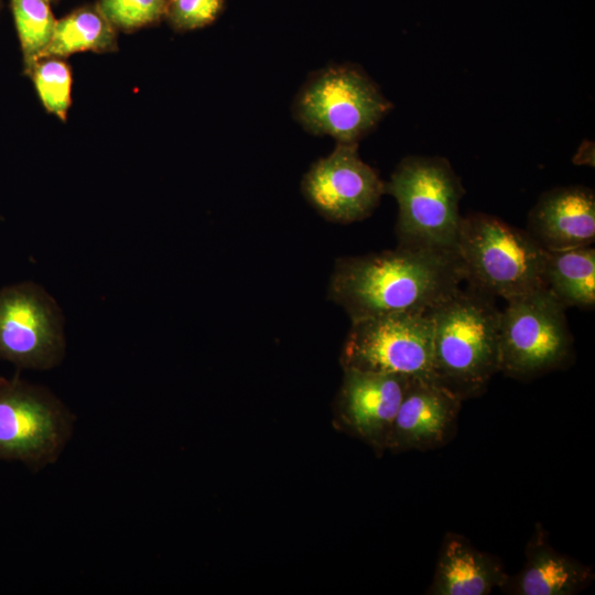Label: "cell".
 <instances>
[{
  "mask_svg": "<svg viewBox=\"0 0 595 595\" xmlns=\"http://www.w3.org/2000/svg\"><path fill=\"white\" fill-rule=\"evenodd\" d=\"M167 0H99L98 9L115 29L136 30L165 15Z\"/></svg>",
  "mask_w": 595,
  "mask_h": 595,
  "instance_id": "20",
  "label": "cell"
},
{
  "mask_svg": "<svg viewBox=\"0 0 595 595\" xmlns=\"http://www.w3.org/2000/svg\"><path fill=\"white\" fill-rule=\"evenodd\" d=\"M430 313H397L351 322L340 355L343 369L435 381Z\"/></svg>",
  "mask_w": 595,
  "mask_h": 595,
  "instance_id": "8",
  "label": "cell"
},
{
  "mask_svg": "<svg viewBox=\"0 0 595 595\" xmlns=\"http://www.w3.org/2000/svg\"><path fill=\"white\" fill-rule=\"evenodd\" d=\"M528 234L544 250L589 246L595 240V194L583 185L544 192L528 215Z\"/></svg>",
  "mask_w": 595,
  "mask_h": 595,
  "instance_id": "13",
  "label": "cell"
},
{
  "mask_svg": "<svg viewBox=\"0 0 595 595\" xmlns=\"http://www.w3.org/2000/svg\"><path fill=\"white\" fill-rule=\"evenodd\" d=\"M565 309L545 286L507 301L500 313L499 371L529 379L563 366L573 346Z\"/></svg>",
  "mask_w": 595,
  "mask_h": 595,
  "instance_id": "6",
  "label": "cell"
},
{
  "mask_svg": "<svg viewBox=\"0 0 595 595\" xmlns=\"http://www.w3.org/2000/svg\"><path fill=\"white\" fill-rule=\"evenodd\" d=\"M500 313L493 296L462 288L431 313L435 381L462 400L499 371Z\"/></svg>",
  "mask_w": 595,
  "mask_h": 595,
  "instance_id": "2",
  "label": "cell"
},
{
  "mask_svg": "<svg viewBox=\"0 0 595 595\" xmlns=\"http://www.w3.org/2000/svg\"><path fill=\"white\" fill-rule=\"evenodd\" d=\"M66 345L64 313L41 284L0 288V359L22 370H51L64 360Z\"/></svg>",
  "mask_w": 595,
  "mask_h": 595,
  "instance_id": "9",
  "label": "cell"
},
{
  "mask_svg": "<svg viewBox=\"0 0 595 595\" xmlns=\"http://www.w3.org/2000/svg\"><path fill=\"white\" fill-rule=\"evenodd\" d=\"M29 75L45 109L65 121L72 102V74L68 65L57 57L40 58Z\"/></svg>",
  "mask_w": 595,
  "mask_h": 595,
  "instance_id": "19",
  "label": "cell"
},
{
  "mask_svg": "<svg viewBox=\"0 0 595 595\" xmlns=\"http://www.w3.org/2000/svg\"><path fill=\"white\" fill-rule=\"evenodd\" d=\"M386 193L399 206V246L456 252L459 202L465 188L448 160L403 158L386 183Z\"/></svg>",
  "mask_w": 595,
  "mask_h": 595,
  "instance_id": "3",
  "label": "cell"
},
{
  "mask_svg": "<svg viewBox=\"0 0 595 595\" xmlns=\"http://www.w3.org/2000/svg\"><path fill=\"white\" fill-rule=\"evenodd\" d=\"M542 281L565 306L595 304V249L589 246L544 250Z\"/></svg>",
  "mask_w": 595,
  "mask_h": 595,
  "instance_id": "16",
  "label": "cell"
},
{
  "mask_svg": "<svg viewBox=\"0 0 595 595\" xmlns=\"http://www.w3.org/2000/svg\"><path fill=\"white\" fill-rule=\"evenodd\" d=\"M462 401L434 380L410 378L387 450L425 451L442 446L455 432Z\"/></svg>",
  "mask_w": 595,
  "mask_h": 595,
  "instance_id": "12",
  "label": "cell"
},
{
  "mask_svg": "<svg viewBox=\"0 0 595 595\" xmlns=\"http://www.w3.org/2000/svg\"><path fill=\"white\" fill-rule=\"evenodd\" d=\"M75 426V413L50 388L0 377V461L41 472L58 461Z\"/></svg>",
  "mask_w": 595,
  "mask_h": 595,
  "instance_id": "5",
  "label": "cell"
},
{
  "mask_svg": "<svg viewBox=\"0 0 595 595\" xmlns=\"http://www.w3.org/2000/svg\"><path fill=\"white\" fill-rule=\"evenodd\" d=\"M117 46L116 29L98 7H84L56 20L53 36L41 58H61L86 51L111 52Z\"/></svg>",
  "mask_w": 595,
  "mask_h": 595,
  "instance_id": "17",
  "label": "cell"
},
{
  "mask_svg": "<svg viewBox=\"0 0 595 595\" xmlns=\"http://www.w3.org/2000/svg\"><path fill=\"white\" fill-rule=\"evenodd\" d=\"M51 0H10L20 40L24 72L29 75L48 45L56 24Z\"/></svg>",
  "mask_w": 595,
  "mask_h": 595,
  "instance_id": "18",
  "label": "cell"
},
{
  "mask_svg": "<svg viewBox=\"0 0 595 595\" xmlns=\"http://www.w3.org/2000/svg\"><path fill=\"white\" fill-rule=\"evenodd\" d=\"M456 253L468 286L506 301L543 288L544 249L493 215L462 216Z\"/></svg>",
  "mask_w": 595,
  "mask_h": 595,
  "instance_id": "4",
  "label": "cell"
},
{
  "mask_svg": "<svg viewBox=\"0 0 595 595\" xmlns=\"http://www.w3.org/2000/svg\"><path fill=\"white\" fill-rule=\"evenodd\" d=\"M335 403L336 422L377 452L387 450L389 434L407 391V376L343 369Z\"/></svg>",
  "mask_w": 595,
  "mask_h": 595,
  "instance_id": "11",
  "label": "cell"
},
{
  "mask_svg": "<svg viewBox=\"0 0 595 595\" xmlns=\"http://www.w3.org/2000/svg\"><path fill=\"white\" fill-rule=\"evenodd\" d=\"M302 191L326 219L349 224L374 212L386 193V184L359 158L357 143H338L304 175Z\"/></svg>",
  "mask_w": 595,
  "mask_h": 595,
  "instance_id": "10",
  "label": "cell"
},
{
  "mask_svg": "<svg viewBox=\"0 0 595 595\" xmlns=\"http://www.w3.org/2000/svg\"><path fill=\"white\" fill-rule=\"evenodd\" d=\"M464 282L456 252L408 248L335 262L328 298L351 322L397 313L426 314Z\"/></svg>",
  "mask_w": 595,
  "mask_h": 595,
  "instance_id": "1",
  "label": "cell"
},
{
  "mask_svg": "<svg viewBox=\"0 0 595 595\" xmlns=\"http://www.w3.org/2000/svg\"><path fill=\"white\" fill-rule=\"evenodd\" d=\"M224 8V0H167L165 15L173 29L191 31L213 23Z\"/></svg>",
  "mask_w": 595,
  "mask_h": 595,
  "instance_id": "21",
  "label": "cell"
},
{
  "mask_svg": "<svg viewBox=\"0 0 595 595\" xmlns=\"http://www.w3.org/2000/svg\"><path fill=\"white\" fill-rule=\"evenodd\" d=\"M594 576L589 566L554 550L537 524L522 570L507 575L499 588L512 595H573L587 587Z\"/></svg>",
  "mask_w": 595,
  "mask_h": 595,
  "instance_id": "14",
  "label": "cell"
},
{
  "mask_svg": "<svg viewBox=\"0 0 595 595\" xmlns=\"http://www.w3.org/2000/svg\"><path fill=\"white\" fill-rule=\"evenodd\" d=\"M391 108L364 72L336 66L309 80L296 98L294 112L312 133L331 136L338 143H358Z\"/></svg>",
  "mask_w": 595,
  "mask_h": 595,
  "instance_id": "7",
  "label": "cell"
},
{
  "mask_svg": "<svg viewBox=\"0 0 595 595\" xmlns=\"http://www.w3.org/2000/svg\"><path fill=\"white\" fill-rule=\"evenodd\" d=\"M506 577L502 564L495 556L477 550L465 537L448 532L426 594L487 595L500 587Z\"/></svg>",
  "mask_w": 595,
  "mask_h": 595,
  "instance_id": "15",
  "label": "cell"
}]
</instances>
